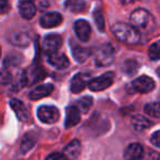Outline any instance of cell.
Here are the masks:
<instances>
[{"instance_id": "obj_1", "label": "cell", "mask_w": 160, "mask_h": 160, "mask_svg": "<svg viewBox=\"0 0 160 160\" xmlns=\"http://www.w3.org/2000/svg\"><path fill=\"white\" fill-rule=\"evenodd\" d=\"M112 32L120 42L125 44L135 45L140 41V32L134 25L118 22L112 27Z\"/></svg>"}, {"instance_id": "obj_2", "label": "cell", "mask_w": 160, "mask_h": 160, "mask_svg": "<svg viewBox=\"0 0 160 160\" xmlns=\"http://www.w3.org/2000/svg\"><path fill=\"white\" fill-rule=\"evenodd\" d=\"M131 21L138 31H151L155 28V21L150 13L145 9H136L132 12Z\"/></svg>"}, {"instance_id": "obj_3", "label": "cell", "mask_w": 160, "mask_h": 160, "mask_svg": "<svg viewBox=\"0 0 160 160\" xmlns=\"http://www.w3.org/2000/svg\"><path fill=\"white\" fill-rule=\"evenodd\" d=\"M46 76L45 70L41 66H31L23 71L21 76V82L25 87L35 85L36 82L43 80Z\"/></svg>"}, {"instance_id": "obj_4", "label": "cell", "mask_w": 160, "mask_h": 160, "mask_svg": "<svg viewBox=\"0 0 160 160\" xmlns=\"http://www.w3.org/2000/svg\"><path fill=\"white\" fill-rule=\"evenodd\" d=\"M155 81L148 76H142L128 85V91L132 93H148L155 89Z\"/></svg>"}, {"instance_id": "obj_5", "label": "cell", "mask_w": 160, "mask_h": 160, "mask_svg": "<svg viewBox=\"0 0 160 160\" xmlns=\"http://www.w3.org/2000/svg\"><path fill=\"white\" fill-rule=\"evenodd\" d=\"M115 51L111 44H104L98 49L96 55V64L99 67H108L113 62Z\"/></svg>"}, {"instance_id": "obj_6", "label": "cell", "mask_w": 160, "mask_h": 160, "mask_svg": "<svg viewBox=\"0 0 160 160\" xmlns=\"http://www.w3.org/2000/svg\"><path fill=\"white\" fill-rule=\"evenodd\" d=\"M114 81V73L112 71L105 72L94 79L89 80L88 87L92 91H102V90L109 88Z\"/></svg>"}, {"instance_id": "obj_7", "label": "cell", "mask_w": 160, "mask_h": 160, "mask_svg": "<svg viewBox=\"0 0 160 160\" xmlns=\"http://www.w3.org/2000/svg\"><path fill=\"white\" fill-rule=\"evenodd\" d=\"M38 118L41 122L46 124H53L59 120V111L52 105H43L38 110Z\"/></svg>"}, {"instance_id": "obj_8", "label": "cell", "mask_w": 160, "mask_h": 160, "mask_svg": "<svg viewBox=\"0 0 160 160\" xmlns=\"http://www.w3.org/2000/svg\"><path fill=\"white\" fill-rule=\"evenodd\" d=\"M60 45H62V38L58 34H48L43 40V48H44V51L48 55L56 53L58 51V48L60 47Z\"/></svg>"}, {"instance_id": "obj_9", "label": "cell", "mask_w": 160, "mask_h": 160, "mask_svg": "<svg viewBox=\"0 0 160 160\" xmlns=\"http://www.w3.org/2000/svg\"><path fill=\"white\" fill-rule=\"evenodd\" d=\"M62 22V17L58 12H48V13L42 16L40 19L41 27L45 28V29L55 28L57 25H59Z\"/></svg>"}, {"instance_id": "obj_10", "label": "cell", "mask_w": 160, "mask_h": 160, "mask_svg": "<svg viewBox=\"0 0 160 160\" xmlns=\"http://www.w3.org/2000/svg\"><path fill=\"white\" fill-rule=\"evenodd\" d=\"M144 158V148L138 142L128 145L124 151L125 160H142Z\"/></svg>"}, {"instance_id": "obj_11", "label": "cell", "mask_w": 160, "mask_h": 160, "mask_svg": "<svg viewBox=\"0 0 160 160\" xmlns=\"http://www.w3.org/2000/svg\"><path fill=\"white\" fill-rule=\"evenodd\" d=\"M75 33L78 36L80 41L82 42H87L90 38V34H91V28L90 24L85 20H78L75 22Z\"/></svg>"}, {"instance_id": "obj_12", "label": "cell", "mask_w": 160, "mask_h": 160, "mask_svg": "<svg viewBox=\"0 0 160 160\" xmlns=\"http://www.w3.org/2000/svg\"><path fill=\"white\" fill-rule=\"evenodd\" d=\"M88 83H89V81H88V75H86V73H77L71 79V83H70L71 92L79 93V92H81L87 87Z\"/></svg>"}, {"instance_id": "obj_13", "label": "cell", "mask_w": 160, "mask_h": 160, "mask_svg": "<svg viewBox=\"0 0 160 160\" xmlns=\"http://www.w3.org/2000/svg\"><path fill=\"white\" fill-rule=\"evenodd\" d=\"M19 12L23 19L30 20L36 13V7L32 0H21L19 5Z\"/></svg>"}, {"instance_id": "obj_14", "label": "cell", "mask_w": 160, "mask_h": 160, "mask_svg": "<svg viewBox=\"0 0 160 160\" xmlns=\"http://www.w3.org/2000/svg\"><path fill=\"white\" fill-rule=\"evenodd\" d=\"M79 121H80V110L78 109V107L71 105V107L67 108L66 118H65V126L67 128L72 127L76 124H78Z\"/></svg>"}, {"instance_id": "obj_15", "label": "cell", "mask_w": 160, "mask_h": 160, "mask_svg": "<svg viewBox=\"0 0 160 160\" xmlns=\"http://www.w3.org/2000/svg\"><path fill=\"white\" fill-rule=\"evenodd\" d=\"M54 86L51 83H46V85H41L34 88L31 92H30V99L31 100H40V99L47 97L53 92Z\"/></svg>"}, {"instance_id": "obj_16", "label": "cell", "mask_w": 160, "mask_h": 160, "mask_svg": "<svg viewBox=\"0 0 160 160\" xmlns=\"http://www.w3.org/2000/svg\"><path fill=\"white\" fill-rule=\"evenodd\" d=\"M48 62L57 69H65L69 66V60L66 55L60 53H53L48 55Z\"/></svg>"}, {"instance_id": "obj_17", "label": "cell", "mask_w": 160, "mask_h": 160, "mask_svg": "<svg viewBox=\"0 0 160 160\" xmlns=\"http://www.w3.org/2000/svg\"><path fill=\"white\" fill-rule=\"evenodd\" d=\"M10 105H11V109L14 111V113L17 114V116H18V118L21 122H25V121L29 118L28 109L20 100H18V99H12V100L10 101Z\"/></svg>"}, {"instance_id": "obj_18", "label": "cell", "mask_w": 160, "mask_h": 160, "mask_svg": "<svg viewBox=\"0 0 160 160\" xmlns=\"http://www.w3.org/2000/svg\"><path fill=\"white\" fill-rule=\"evenodd\" d=\"M80 150H81V144H80L79 140L75 139L67 145L66 148H65V150H64V153L67 156L68 159L73 160L79 156Z\"/></svg>"}, {"instance_id": "obj_19", "label": "cell", "mask_w": 160, "mask_h": 160, "mask_svg": "<svg viewBox=\"0 0 160 160\" xmlns=\"http://www.w3.org/2000/svg\"><path fill=\"white\" fill-rule=\"evenodd\" d=\"M91 55V49L86 48L81 46H75L72 47V56L78 62H83L87 58Z\"/></svg>"}, {"instance_id": "obj_20", "label": "cell", "mask_w": 160, "mask_h": 160, "mask_svg": "<svg viewBox=\"0 0 160 160\" xmlns=\"http://www.w3.org/2000/svg\"><path fill=\"white\" fill-rule=\"evenodd\" d=\"M132 124H133V127L136 131H144V129L148 128V127L150 126L151 123H150V121L147 120L145 116L135 115L132 118Z\"/></svg>"}, {"instance_id": "obj_21", "label": "cell", "mask_w": 160, "mask_h": 160, "mask_svg": "<svg viewBox=\"0 0 160 160\" xmlns=\"http://www.w3.org/2000/svg\"><path fill=\"white\" fill-rule=\"evenodd\" d=\"M65 7L71 12H81L85 10L86 2L85 0H66L65 1Z\"/></svg>"}, {"instance_id": "obj_22", "label": "cell", "mask_w": 160, "mask_h": 160, "mask_svg": "<svg viewBox=\"0 0 160 160\" xmlns=\"http://www.w3.org/2000/svg\"><path fill=\"white\" fill-rule=\"evenodd\" d=\"M12 44L18 45V46H27L30 43V36L27 33H22V32H18L14 33L10 38Z\"/></svg>"}, {"instance_id": "obj_23", "label": "cell", "mask_w": 160, "mask_h": 160, "mask_svg": "<svg viewBox=\"0 0 160 160\" xmlns=\"http://www.w3.org/2000/svg\"><path fill=\"white\" fill-rule=\"evenodd\" d=\"M138 67H139V65L137 62H135L134 59H128L122 65V70L127 76H133L137 72Z\"/></svg>"}, {"instance_id": "obj_24", "label": "cell", "mask_w": 160, "mask_h": 160, "mask_svg": "<svg viewBox=\"0 0 160 160\" xmlns=\"http://www.w3.org/2000/svg\"><path fill=\"white\" fill-rule=\"evenodd\" d=\"M144 111L152 118H160V102H152L145 105Z\"/></svg>"}, {"instance_id": "obj_25", "label": "cell", "mask_w": 160, "mask_h": 160, "mask_svg": "<svg viewBox=\"0 0 160 160\" xmlns=\"http://www.w3.org/2000/svg\"><path fill=\"white\" fill-rule=\"evenodd\" d=\"M34 144H35V138H34V136L31 135V134H28V135H25L24 137H23L22 142H21V150H22L23 152H27V151H29L30 149L34 146Z\"/></svg>"}, {"instance_id": "obj_26", "label": "cell", "mask_w": 160, "mask_h": 160, "mask_svg": "<svg viewBox=\"0 0 160 160\" xmlns=\"http://www.w3.org/2000/svg\"><path fill=\"white\" fill-rule=\"evenodd\" d=\"M93 20H94V23H96L97 28L100 32H103L104 31V18H103V14H102V11L100 9H97L94 10L93 12Z\"/></svg>"}, {"instance_id": "obj_27", "label": "cell", "mask_w": 160, "mask_h": 160, "mask_svg": "<svg viewBox=\"0 0 160 160\" xmlns=\"http://www.w3.org/2000/svg\"><path fill=\"white\" fill-rule=\"evenodd\" d=\"M148 56L151 60L160 59V41L155 42L150 45L148 49Z\"/></svg>"}, {"instance_id": "obj_28", "label": "cell", "mask_w": 160, "mask_h": 160, "mask_svg": "<svg viewBox=\"0 0 160 160\" xmlns=\"http://www.w3.org/2000/svg\"><path fill=\"white\" fill-rule=\"evenodd\" d=\"M92 105V98L90 97H85L82 98L81 100L78 101V109L80 110V112H82V113H87L88 111L90 110Z\"/></svg>"}, {"instance_id": "obj_29", "label": "cell", "mask_w": 160, "mask_h": 160, "mask_svg": "<svg viewBox=\"0 0 160 160\" xmlns=\"http://www.w3.org/2000/svg\"><path fill=\"white\" fill-rule=\"evenodd\" d=\"M21 57L19 55H9L7 58L5 59V65H8V66H17L21 62Z\"/></svg>"}, {"instance_id": "obj_30", "label": "cell", "mask_w": 160, "mask_h": 160, "mask_svg": "<svg viewBox=\"0 0 160 160\" xmlns=\"http://www.w3.org/2000/svg\"><path fill=\"white\" fill-rule=\"evenodd\" d=\"M45 160H68V158L64 152H53L47 156Z\"/></svg>"}, {"instance_id": "obj_31", "label": "cell", "mask_w": 160, "mask_h": 160, "mask_svg": "<svg viewBox=\"0 0 160 160\" xmlns=\"http://www.w3.org/2000/svg\"><path fill=\"white\" fill-rule=\"evenodd\" d=\"M150 142H151V144H152L153 146L160 148V131L156 132V133H153L152 135H151Z\"/></svg>"}, {"instance_id": "obj_32", "label": "cell", "mask_w": 160, "mask_h": 160, "mask_svg": "<svg viewBox=\"0 0 160 160\" xmlns=\"http://www.w3.org/2000/svg\"><path fill=\"white\" fill-rule=\"evenodd\" d=\"M0 8H1V13L5 14L6 12L8 11V9H9V3H8V0H1Z\"/></svg>"}, {"instance_id": "obj_33", "label": "cell", "mask_w": 160, "mask_h": 160, "mask_svg": "<svg viewBox=\"0 0 160 160\" xmlns=\"http://www.w3.org/2000/svg\"><path fill=\"white\" fill-rule=\"evenodd\" d=\"M147 160H160V155L156 153L155 151H150L147 157Z\"/></svg>"}, {"instance_id": "obj_34", "label": "cell", "mask_w": 160, "mask_h": 160, "mask_svg": "<svg viewBox=\"0 0 160 160\" xmlns=\"http://www.w3.org/2000/svg\"><path fill=\"white\" fill-rule=\"evenodd\" d=\"M157 73H158V75L160 76V67H159V68H158V70H157Z\"/></svg>"}]
</instances>
